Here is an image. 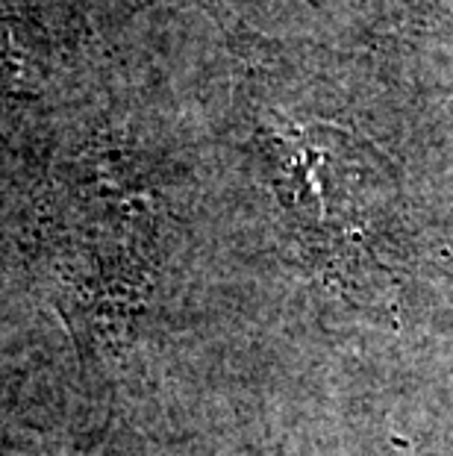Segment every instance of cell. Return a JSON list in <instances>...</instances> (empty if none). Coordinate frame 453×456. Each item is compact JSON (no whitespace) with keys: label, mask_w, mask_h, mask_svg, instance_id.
<instances>
[{"label":"cell","mask_w":453,"mask_h":456,"mask_svg":"<svg viewBox=\"0 0 453 456\" xmlns=\"http://www.w3.org/2000/svg\"><path fill=\"white\" fill-rule=\"evenodd\" d=\"M71 45L24 0L0 4V135L30 153L65 135L71 103L83 94Z\"/></svg>","instance_id":"2"},{"label":"cell","mask_w":453,"mask_h":456,"mask_svg":"<svg viewBox=\"0 0 453 456\" xmlns=\"http://www.w3.org/2000/svg\"><path fill=\"white\" fill-rule=\"evenodd\" d=\"M256 144L283 209L336 280H353L365 256V232L380 209L383 180L351 133L279 112L256 118Z\"/></svg>","instance_id":"1"}]
</instances>
